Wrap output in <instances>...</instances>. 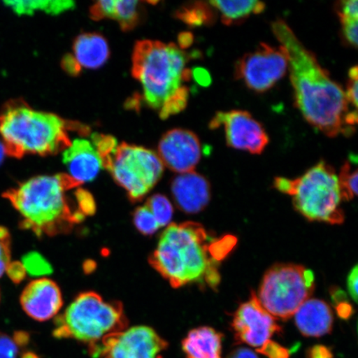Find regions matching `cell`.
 <instances>
[{
    "mask_svg": "<svg viewBox=\"0 0 358 358\" xmlns=\"http://www.w3.org/2000/svg\"><path fill=\"white\" fill-rule=\"evenodd\" d=\"M134 224L138 231L145 236H151L155 234L160 227L157 222L154 215L147 206L138 208L134 213Z\"/></svg>",
    "mask_w": 358,
    "mask_h": 358,
    "instance_id": "cell-27",
    "label": "cell"
},
{
    "mask_svg": "<svg viewBox=\"0 0 358 358\" xmlns=\"http://www.w3.org/2000/svg\"><path fill=\"white\" fill-rule=\"evenodd\" d=\"M6 155V150H4L3 143L1 142V141H0V164H2L4 155Z\"/></svg>",
    "mask_w": 358,
    "mask_h": 358,
    "instance_id": "cell-44",
    "label": "cell"
},
{
    "mask_svg": "<svg viewBox=\"0 0 358 358\" xmlns=\"http://www.w3.org/2000/svg\"><path fill=\"white\" fill-rule=\"evenodd\" d=\"M159 152L164 165L182 174L194 172L201 159V148L194 132L174 129L161 138Z\"/></svg>",
    "mask_w": 358,
    "mask_h": 358,
    "instance_id": "cell-14",
    "label": "cell"
},
{
    "mask_svg": "<svg viewBox=\"0 0 358 358\" xmlns=\"http://www.w3.org/2000/svg\"><path fill=\"white\" fill-rule=\"evenodd\" d=\"M349 80L348 83L346 97L349 105L357 108V95H358V71L357 66L352 67L349 70Z\"/></svg>",
    "mask_w": 358,
    "mask_h": 358,
    "instance_id": "cell-31",
    "label": "cell"
},
{
    "mask_svg": "<svg viewBox=\"0 0 358 358\" xmlns=\"http://www.w3.org/2000/svg\"><path fill=\"white\" fill-rule=\"evenodd\" d=\"M315 290V275L306 267L279 264L268 270L259 289V301L275 319L289 320Z\"/></svg>",
    "mask_w": 358,
    "mask_h": 358,
    "instance_id": "cell-8",
    "label": "cell"
},
{
    "mask_svg": "<svg viewBox=\"0 0 358 358\" xmlns=\"http://www.w3.org/2000/svg\"><path fill=\"white\" fill-rule=\"evenodd\" d=\"M294 317L299 332L306 337H322L333 329L332 310L328 303L320 299H308L295 313Z\"/></svg>",
    "mask_w": 358,
    "mask_h": 358,
    "instance_id": "cell-18",
    "label": "cell"
},
{
    "mask_svg": "<svg viewBox=\"0 0 358 358\" xmlns=\"http://www.w3.org/2000/svg\"><path fill=\"white\" fill-rule=\"evenodd\" d=\"M127 324L122 304L105 301L96 293L86 292L79 294L57 317L53 336L77 340L87 344L90 349L107 336L125 330Z\"/></svg>",
    "mask_w": 358,
    "mask_h": 358,
    "instance_id": "cell-6",
    "label": "cell"
},
{
    "mask_svg": "<svg viewBox=\"0 0 358 358\" xmlns=\"http://www.w3.org/2000/svg\"><path fill=\"white\" fill-rule=\"evenodd\" d=\"M186 53L176 44L142 40L134 46L132 74L143 89L146 104L167 119L185 109L192 71Z\"/></svg>",
    "mask_w": 358,
    "mask_h": 358,
    "instance_id": "cell-4",
    "label": "cell"
},
{
    "mask_svg": "<svg viewBox=\"0 0 358 358\" xmlns=\"http://www.w3.org/2000/svg\"><path fill=\"white\" fill-rule=\"evenodd\" d=\"M172 192L178 207L186 213L203 211L211 199L210 183L195 172L179 174L172 182Z\"/></svg>",
    "mask_w": 358,
    "mask_h": 358,
    "instance_id": "cell-17",
    "label": "cell"
},
{
    "mask_svg": "<svg viewBox=\"0 0 358 358\" xmlns=\"http://www.w3.org/2000/svg\"><path fill=\"white\" fill-rule=\"evenodd\" d=\"M215 10L209 2H194L179 8L176 17L190 27L209 26L216 21Z\"/></svg>",
    "mask_w": 358,
    "mask_h": 358,
    "instance_id": "cell-24",
    "label": "cell"
},
{
    "mask_svg": "<svg viewBox=\"0 0 358 358\" xmlns=\"http://www.w3.org/2000/svg\"><path fill=\"white\" fill-rule=\"evenodd\" d=\"M104 169L127 191L129 199L137 201L144 199L162 177L164 164L155 152L123 143L115 148Z\"/></svg>",
    "mask_w": 358,
    "mask_h": 358,
    "instance_id": "cell-9",
    "label": "cell"
},
{
    "mask_svg": "<svg viewBox=\"0 0 358 358\" xmlns=\"http://www.w3.org/2000/svg\"><path fill=\"white\" fill-rule=\"evenodd\" d=\"M340 20H358V6L357 0H346L340 1L336 6Z\"/></svg>",
    "mask_w": 358,
    "mask_h": 358,
    "instance_id": "cell-33",
    "label": "cell"
},
{
    "mask_svg": "<svg viewBox=\"0 0 358 358\" xmlns=\"http://www.w3.org/2000/svg\"><path fill=\"white\" fill-rule=\"evenodd\" d=\"M338 185L342 199L351 200L357 194V169H353L350 161H347L340 171Z\"/></svg>",
    "mask_w": 358,
    "mask_h": 358,
    "instance_id": "cell-25",
    "label": "cell"
},
{
    "mask_svg": "<svg viewBox=\"0 0 358 358\" xmlns=\"http://www.w3.org/2000/svg\"><path fill=\"white\" fill-rule=\"evenodd\" d=\"M219 127L224 128L227 144L234 149L259 155L268 144L266 129L248 111L217 112L210 122L209 128Z\"/></svg>",
    "mask_w": 358,
    "mask_h": 358,
    "instance_id": "cell-12",
    "label": "cell"
},
{
    "mask_svg": "<svg viewBox=\"0 0 358 358\" xmlns=\"http://www.w3.org/2000/svg\"><path fill=\"white\" fill-rule=\"evenodd\" d=\"M222 338L210 327L191 330L182 342L185 358H222Z\"/></svg>",
    "mask_w": 358,
    "mask_h": 358,
    "instance_id": "cell-20",
    "label": "cell"
},
{
    "mask_svg": "<svg viewBox=\"0 0 358 358\" xmlns=\"http://www.w3.org/2000/svg\"><path fill=\"white\" fill-rule=\"evenodd\" d=\"M307 358H334V355L328 347L316 345L308 351Z\"/></svg>",
    "mask_w": 358,
    "mask_h": 358,
    "instance_id": "cell-39",
    "label": "cell"
},
{
    "mask_svg": "<svg viewBox=\"0 0 358 358\" xmlns=\"http://www.w3.org/2000/svg\"><path fill=\"white\" fill-rule=\"evenodd\" d=\"M275 187L292 196L294 208L308 220L330 224L343 222L338 178L334 168L324 161L294 180L275 178Z\"/></svg>",
    "mask_w": 358,
    "mask_h": 358,
    "instance_id": "cell-7",
    "label": "cell"
},
{
    "mask_svg": "<svg viewBox=\"0 0 358 358\" xmlns=\"http://www.w3.org/2000/svg\"><path fill=\"white\" fill-rule=\"evenodd\" d=\"M257 352L261 353L267 358H289L290 351L289 349L281 346L272 340L268 341L265 345L257 349Z\"/></svg>",
    "mask_w": 358,
    "mask_h": 358,
    "instance_id": "cell-30",
    "label": "cell"
},
{
    "mask_svg": "<svg viewBox=\"0 0 358 358\" xmlns=\"http://www.w3.org/2000/svg\"><path fill=\"white\" fill-rule=\"evenodd\" d=\"M80 186L69 174L38 176L4 192L22 217L20 227L38 236L66 234L88 216L78 195L69 192Z\"/></svg>",
    "mask_w": 358,
    "mask_h": 358,
    "instance_id": "cell-3",
    "label": "cell"
},
{
    "mask_svg": "<svg viewBox=\"0 0 358 358\" xmlns=\"http://www.w3.org/2000/svg\"><path fill=\"white\" fill-rule=\"evenodd\" d=\"M236 243L232 236L214 238L199 223H173L161 235L150 262L173 288L199 283L215 289L220 283L219 263Z\"/></svg>",
    "mask_w": 358,
    "mask_h": 358,
    "instance_id": "cell-2",
    "label": "cell"
},
{
    "mask_svg": "<svg viewBox=\"0 0 358 358\" xmlns=\"http://www.w3.org/2000/svg\"><path fill=\"white\" fill-rule=\"evenodd\" d=\"M342 32L345 41L353 48L357 47L358 20H342Z\"/></svg>",
    "mask_w": 358,
    "mask_h": 358,
    "instance_id": "cell-34",
    "label": "cell"
},
{
    "mask_svg": "<svg viewBox=\"0 0 358 358\" xmlns=\"http://www.w3.org/2000/svg\"><path fill=\"white\" fill-rule=\"evenodd\" d=\"M345 297L343 291H335L333 294L334 301H336V310H337L338 315L343 320H348L351 317L352 313V308L346 301H341V299Z\"/></svg>",
    "mask_w": 358,
    "mask_h": 358,
    "instance_id": "cell-35",
    "label": "cell"
},
{
    "mask_svg": "<svg viewBox=\"0 0 358 358\" xmlns=\"http://www.w3.org/2000/svg\"><path fill=\"white\" fill-rule=\"evenodd\" d=\"M210 4L221 13L222 21L224 24L231 26L239 24L252 15H259L266 8V4L255 0H238V1H221L215 0Z\"/></svg>",
    "mask_w": 358,
    "mask_h": 358,
    "instance_id": "cell-22",
    "label": "cell"
},
{
    "mask_svg": "<svg viewBox=\"0 0 358 358\" xmlns=\"http://www.w3.org/2000/svg\"><path fill=\"white\" fill-rule=\"evenodd\" d=\"M272 31L287 53L295 104L304 119L329 137L355 132L346 124L350 111L342 87L330 78L284 20L273 22Z\"/></svg>",
    "mask_w": 358,
    "mask_h": 358,
    "instance_id": "cell-1",
    "label": "cell"
},
{
    "mask_svg": "<svg viewBox=\"0 0 358 358\" xmlns=\"http://www.w3.org/2000/svg\"><path fill=\"white\" fill-rule=\"evenodd\" d=\"M288 66L287 53L283 47L261 43L257 50L246 53L236 62L235 77L252 91L262 93L283 78Z\"/></svg>",
    "mask_w": 358,
    "mask_h": 358,
    "instance_id": "cell-10",
    "label": "cell"
},
{
    "mask_svg": "<svg viewBox=\"0 0 358 358\" xmlns=\"http://www.w3.org/2000/svg\"><path fill=\"white\" fill-rule=\"evenodd\" d=\"M192 39L194 38H192V35L190 33L181 34L178 37L179 48H189L192 43Z\"/></svg>",
    "mask_w": 358,
    "mask_h": 358,
    "instance_id": "cell-42",
    "label": "cell"
},
{
    "mask_svg": "<svg viewBox=\"0 0 358 358\" xmlns=\"http://www.w3.org/2000/svg\"><path fill=\"white\" fill-rule=\"evenodd\" d=\"M22 266L26 272L33 276L46 275L51 274L52 268L42 255L38 252H30L22 258Z\"/></svg>",
    "mask_w": 358,
    "mask_h": 358,
    "instance_id": "cell-28",
    "label": "cell"
},
{
    "mask_svg": "<svg viewBox=\"0 0 358 358\" xmlns=\"http://www.w3.org/2000/svg\"><path fill=\"white\" fill-rule=\"evenodd\" d=\"M20 348L13 338L0 332V358H17Z\"/></svg>",
    "mask_w": 358,
    "mask_h": 358,
    "instance_id": "cell-32",
    "label": "cell"
},
{
    "mask_svg": "<svg viewBox=\"0 0 358 358\" xmlns=\"http://www.w3.org/2000/svg\"><path fill=\"white\" fill-rule=\"evenodd\" d=\"M62 162L69 170V176L80 185L94 180L103 168L95 146L83 138H77L64 150Z\"/></svg>",
    "mask_w": 358,
    "mask_h": 358,
    "instance_id": "cell-16",
    "label": "cell"
},
{
    "mask_svg": "<svg viewBox=\"0 0 358 358\" xmlns=\"http://www.w3.org/2000/svg\"><path fill=\"white\" fill-rule=\"evenodd\" d=\"M227 358H259L256 353L248 348H239L232 351Z\"/></svg>",
    "mask_w": 358,
    "mask_h": 358,
    "instance_id": "cell-41",
    "label": "cell"
},
{
    "mask_svg": "<svg viewBox=\"0 0 358 358\" xmlns=\"http://www.w3.org/2000/svg\"><path fill=\"white\" fill-rule=\"evenodd\" d=\"M6 6L12 8L19 15H32L41 10L48 15H57L69 11L75 7V3L70 0H27V1H6Z\"/></svg>",
    "mask_w": 358,
    "mask_h": 358,
    "instance_id": "cell-23",
    "label": "cell"
},
{
    "mask_svg": "<svg viewBox=\"0 0 358 358\" xmlns=\"http://www.w3.org/2000/svg\"><path fill=\"white\" fill-rule=\"evenodd\" d=\"M10 232L6 227L0 226V277L6 271L10 263Z\"/></svg>",
    "mask_w": 358,
    "mask_h": 358,
    "instance_id": "cell-29",
    "label": "cell"
},
{
    "mask_svg": "<svg viewBox=\"0 0 358 358\" xmlns=\"http://www.w3.org/2000/svg\"><path fill=\"white\" fill-rule=\"evenodd\" d=\"M169 344L146 326H136L110 334L89 349L94 357L102 358H163Z\"/></svg>",
    "mask_w": 358,
    "mask_h": 358,
    "instance_id": "cell-11",
    "label": "cell"
},
{
    "mask_svg": "<svg viewBox=\"0 0 358 358\" xmlns=\"http://www.w3.org/2000/svg\"><path fill=\"white\" fill-rule=\"evenodd\" d=\"M82 134L89 128L66 122L59 116L35 110L24 101L11 100L0 111V138L6 153L20 159L25 155L46 156L69 148V131Z\"/></svg>",
    "mask_w": 358,
    "mask_h": 358,
    "instance_id": "cell-5",
    "label": "cell"
},
{
    "mask_svg": "<svg viewBox=\"0 0 358 358\" xmlns=\"http://www.w3.org/2000/svg\"><path fill=\"white\" fill-rule=\"evenodd\" d=\"M71 55L80 69H96L108 60L110 49L101 34H84L76 38Z\"/></svg>",
    "mask_w": 358,
    "mask_h": 358,
    "instance_id": "cell-21",
    "label": "cell"
},
{
    "mask_svg": "<svg viewBox=\"0 0 358 358\" xmlns=\"http://www.w3.org/2000/svg\"><path fill=\"white\" fill-rule=\"evenodd\" d=\"M62 66L64 69L66 71V73H69L73 76H77L80 73L82 69L76 62L74 57L71 55H66L62 62Z\"/></svg>",
    "mask_w": 358,
    "mask_h": 358,
    "instance_id": "cell-38",
    "label": "cell"
},
{
    "mask_svg": "<svg viewBox=\"0 0 358 358\" xmlns=\"http://www.w3.org/2000/svg\"><path fill=\"white\" fill-rule=\"evenodd\" d=\"M357 285H358V268L355 266L348 277V289L353 301H357Z\"/></svg>",
    "mask_w": 358,
    "mask_h": 358,
    "instance_id": "cell-37",
    "label": "cell"
},
{
    "mask_svg": "<svg viewBox=\"0 0 358 358\" xmlns=\"http://www.w3.org/2000/svg\"><path fill=\"white\" fill-rule=\"evenodd\" d=\"M192 76H194L196 82L203 87L208 86L212 82L211 77H210L208 71L203 69H200V67L192 71Z\"/></svg>",
    "mask_w": 358,
    "mask_h": 358,
    "instance_id": "cell-40",
    "label": "cell"
},
{
    "mask_svg": "<svg viewBox=\"0 0 358 358\" xmlns=\"http://www.w3.org/2000/svg\"><path fill=\"white\" fill-rule=\"evenodd\" d=\"M21 358H40L34 352H25L22 353Z\"/></svg>",
    "mask_w": 358,
    "mask_h": 358,
    "instance_id": "cell-43",
    "label": "cell"
},
{
    "mask_svg": "<svg viewBox=\"0 0 358 358\" xmlns=\"http://www.w3.org/2000/svg\"><path fill=\"white\" fill-rule=\"evenodd\" d=\"M231 326L237 343L257 349L270 341L272 336L281 333L275 317L262 307L254 292L250 301L241 304L236 311Z\"/></svg>",
    "mask_w": 358,
    "mask_h": 358,
    "instance_id": "cell-13",
    "label": "cell"
},
{
    "mask_svg": "<svg viewBox=\"0 0 358 358\" xmlns=\"http://www.w3.org/2000/svg\"><path fill=\"white\" fill-rule=\"evenodd\" d=\"M140 2L136 0H101L90 10L93 20H115L123 31L131 30L140 20Z\"/></svg>",
    "mask_w": 358,
    "mask_h": 358,
    "instance_id": "cell-19",
    "label": "cell"
},
{
    "mask_svg": "<svg viewBox=\"0 0 358 358\" xmlns=\"http://www.w3.org/2000/svg\"><path fill=\"white\" fill-rule=\"evenodd\" d=\"M20 302L27 315L32 319L46 321L56 316L61 310V290L51 280H36L22 291Z\"/></svg>",
    "mask_w": 358,
    "mask_h": 358,
    "instance_id": "cell-15",
    "label": "cell"
},
{
    "mask_svg": "<svg viewBox=\"0 0 358 358\" xmlns=\"http://www.w3.org/2000/svg\"><path fill=\"white\" fill-rule=\"evenodd\" d=\"M7 274L16 284L20 283L26 277L27 272L24 266L20 262L10 263L7 267Z\"/></svg>",
    "mask_w": 358,
    "mask_h": 358,
    "instance_id": "cell-36",
    "label": "cell"
},
{
    "mask_svg": "<svg viewBox=\"0 0 358 358\" xmlns=\"http://www.w3.org/2000/svg\"><path fill=\"white\" fill-rule=\"evenodd\" d=\"M145 205L154 215L159 227L167 226L171 222L173 208L172 203L166 196L162 194H155L147 201Z\"/></svg>",
    "mask_w": 358,
    "mask_h": 358,
    "instance_id": "cell-26",
    "label": "cell"
}]
</instances>
